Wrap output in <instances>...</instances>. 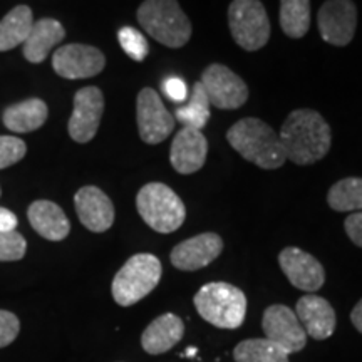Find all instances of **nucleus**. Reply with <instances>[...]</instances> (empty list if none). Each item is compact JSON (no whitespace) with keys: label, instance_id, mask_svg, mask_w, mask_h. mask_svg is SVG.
<instances>
[{"label":"nucleus","instance_id":"obj_1","mask_svg":"<svg viewBox=\"0 0 362 362\" xmlns=\"http://www.w3.org/2000/svg\"><path fill=\"white\" fill-rule=\"evenodd\" d=\"M284 155L296 165L320 161L330 149V126L314 110L292 111L279 133Z\"/></svg>","mask_w":362,"mask_h":362},{"label":"nucleus","instance_id":"obj_2","mask_svg":"<svg viewBox=\"0 0 362 362\" xmlns=\"http://www.w3.org/2000/svg\"><path fill=\"white\" fill-rule=\"evenodd\" d=\"M226 139L242 158L264 170L280 168L287 160L279 133L259 117L240 119L228 129Z\"/></svg>","mask_w":362,"mask_h":362},{"label":"nucleus","instance_id":"obj_3","mask_svg":"<svg viewBox=\"0 0 362 362\" xmlns=\"http://www.w3.org/2000/svg\"><path fill=\"white\" fill-rule=\"evenodd\" d=\"M138 22L166 47H183L192 37V22L181 11L178 0H144L138 8Z\"/></svg>","mask_w":362,"mask_h":362},{"label":"nucleus","instance_id":"obj_4","mask_svg":"<svg viewBox=\"0 0 362 362\" xmlns=\"http://www.w3.org/2000/svg\"><path fill=\"white\" fill-rule=\"evenodd\" d=\"M194 307L208 324L218 329H238L247 315V297L232 284L211 282L197 292Z\"/></svg>","mask_w":362,"mask_h":362},{"label":"nucleus","instance_id":"obj_5","mask_svg":"<svg viewBox=\"0 0 362 362\" xmlns=\"http://www.w3.org/2000/svg\"><path fill=\"white\" fill-rule=\"evenodd\" d=\"M161 262L151 253L133 255L112 280V297L116 304L129 307L151 293L161 280Z\"/></svg>","mask_w":362,"mask_h":362},{"label":"nucleus","instance_id":"obj_6","mask_svg":"<svg viewBox=\"0 0 362 362\" xmlns=\"http://www.w3.org/2000/svg\"><path fill=\"white\" fill-rule=\"evenodd\" d=\"M136 206L144 223L158 233H173L187 218V208L173 189L163 183H148L139 189Z\"/></svg>","mask_w":362,"mask_h":362},{"label":"nucleus","instance_id":"obj_7","mask_svg":"<svg viewBox=\"0 0 362 362\" xmlns=\"http://www.w3.org/2000/svg\"><path fill=\"white\" fill-rule=\"evenodd\" d=\"M228 25L235 42L245 51H259L269 42L270 21L260 0H233Z\"/></svg>","mask_w":362,"mask_h":362},{"label":"nucleus","instance_id":"obj_8","mask_svg":"<svg viewBox=\"0 0 362 362\" xmlns=\"http://www.w3.org/2000/svg\"><path fill=\"white\" fill-rule=\"evenodd\" d=\"M136 121L144 143L165 141L175 129V116L166 110L155 89L144 88L136 99Z\"/></svg>","mask_w":362,"mask_h":362},{"label":"nucleus","instance_id":"obj_9","mask_svg":"<svg viewBox=\"0 0 362 362\" xmlns=\"http://www.w3.org/2000/svg\"><path fill=\"white\" fill-rule=\"evenodd\" d=\"M200 83L211 106L218 110H238L248 99V88L240 76L223 64L208 66Z\"/></svg>","mask_w":362,"mask_h":362},{"label":"nucleus","instance_id":"obj_10","mask_svg":"<svg viewBox=\"0 0 362 362\" xmlns=\"http://www.w3.org/2000/svg\"><path fill=\"white\" fill-rule=\"evenodd\" d=\"M262 329L265 339L282 347L287 354L300 352L307 344V334L296 312L287 305H270L264 312Z\"/></svg>","mask_w":362,"mask_h":362},{"label":"nucleus","instance_id":"obj_11","mask_svg":"<svg viewBox=\"0 0 362 362\" xmlns=\"http://www.w3.org/2000/svg\"><path fill=\"white\" fill-rule=\"evenodd\" d=\"M320 37L327 44L347 45L354 37L357 25V8L352 0H325L317 13Z\"/></svg>","mask_w":362,"mask_h":362},{"label":"nucleus","instance_id":"obj_12","mask_svg":"<svg viewBox=\"0 0 362 362\" xmlns=\"http://www.w3.org/2000/svg\"><path fill=\"white\" fill-rule=\"evenodd\" d=\"M106 66V57L98 47L86 44H67L52 56V67L61 78L88 79L98 76Z\"/></svg>","mask_w":362,"mask_h":362},{"label":"nucleus","instance_id":"obj_13","mask_svg":"<svg viewBox=\"0 0 362 362\" xmlns=\"http://www.w3.org/2000/svg\"><path fill=\"white\" fill-rule=\"evenodd\" d=\"M104 112V96L101 89L88 86L79 89L74 96V110L69 119V136L76 143H89L101 124Z\"/></svg>","mask_w":362,"mask_h":362},{"label":"nucleus","instance_id":"obj_14","mask_svg":"<svg viewBox=\"0 0 362 362\" xmlns=\"http://www.w3.org/2000/svg\"><path fill=\"white\" fill-rule=\"evenodd\" d=\"M279 264L293 287L304 292L319 291L325 282V272L320 262L300 248H284L279 255Z\"/></svg>","mask_w":362,"mask_h":362},{"label":"nucleus","instance_id":"obj_15","mask_svg":"<svg viewBox=\"0 0 362 362\" xmlns=\"http://www.w3.org/2000/svg\"><path fill=\"white\" fill-rule=\"evenodd\" d=\"M81 223L94 233H103L115 223V205L98 187H83L74 197Z\"/></svg>","mask_w":362,"mask_h":362},{"label":"nucleus","instance_id":"obj_16","mask_svg":"<svg viewBox=\"0 0 362 362\" xmlns=\"http://www.w3.org/2000/svg\"><path fill=\"white\" fill-rule=\"evenodd\" d=\"M223 250V242L216 233H202L185 240L171 250V264L178 270L193 272L210 265Z\"/></svg>","mask_w":362,"mask_h":362},{"label":"nucleus","instance_id":"obj_17","mask_svg":"<svg viewBox=\"0 0 362 362\" xmlns=\"http://www.w3.org/2000/svg\"><path fill=\"white\" fill-rule=\"evenodd\" d=\"M208 141L202 131L183 128L171 143L170 161L180 175H192L203 168L206 161Z\"/></svg>","mask_w":362,"mask_h":362},{"label":"nucleus","instance_id":"obj_18","mask_svg":"<svg viewBox=\"0 0 362 362\" xmlns=\"http://www.w3.org/2000/svg\"><path fill=\"white\" fill-rule=\"evenodd\" d=\"M296 314L307 336L315 341H324L334 334L336 312L325 298L314 296V293L298 298Z\"/></svg>","mask_w":362,"mask_h":362},{"label":"nucleus","instance_id":"obj_19","mask_svg":"<svg viewBox=\"0 0 362 362\" xmlns=\"http://www.w3.org/2000/svg\"><path fill=\"white\" fill-rule=\"evenodd\" d=\"M183 334L185 324L178 315L163 314L144 329L141 346L151 356L165 354L183 339Z\"/></svg>","mask_w":362,"mask_h":362},{"label":"nucleus","instance_id":"obj_20","mask_svg":"<svg viewBox=\"0 0 362 362\" xmlns=\"http://www.w3.org/2000/svg\"><path fill=\"white\" fill-rule=\"evenodd\" d=\"M27 216L35 232L51 242H61L71 232V223L66 214L54 202H34L27 210Z\"/></svg>","mask_w":362,"mask_h":362},{"label":"nucleus","instance_id":"obj_21","mask_svg":"<svg viewBox=\"0 0 362 362\" xmlns=\"http://www.w3.org/2000/svg\"><path fill=\"white\" fill-rule=\"evenodd\" d=\"M66 37V29L56 19H40L34 22L29 37L24 42V57L33 64H40L52 47Z\"/></svg>","mask_w":362,"mask_h":362},{"label":"nucleus","instance_id":"obj_22","mask_svg":"<svg viewBox=\"0 0 362 362\" xmlns=\"http://www.w3.org/2000/svg\"><path fill=\"white\" fill-rule=\"evenodd\" d=\"M49 116L47 104L42 99L33 98L12 104L4 111V124L13 133H33L45 123Z\"/></svg>","mask_w":362,"mask_h":362},{"label":"nucleus","instance_id":"obj_23","mask_svg":"<svg viewBox=\"0 0 362 362\" xmlns=\"http://www.w3.org/2000/svg\"><path fill=\"white\" fill-rule=\"evenodd\" d=\"M34 25L30 7L17 6L0 21V52L24 44Z\"/></svg>","mask_w":362,"mask_h":362},{"label":"nucleus","instance_id":"obj_24","mask_svg":"<svg viewBox=\"0 0 362 362\" xmlns=\"http://www.w3.org/2000/svg\"><path fill=\"white\" fill-rule=\"evenodd\" d=\"M210 101L202 83H194L192 96L188 98L187 104L178 106L175 111V121H178L185 128L203 129L210 119Z\"/></svg>","mask_w":362,"mask_h":362},{"label":"nucleus","instance_id":"obj_25","mask_svg":"<svg viewBox=\"0 0 362 362\" xmlns=\"http://www.w3.org/2000/svg\"><path fill=\"white\" fill-rule=\"evenodd\" d=\"M280 27L288 37H304L310 27V0H280Z\"/></svg>","mask_w":362,"mask_h":362},{"label":"nucleus","instance_id":"obj_26","mask_svg":"<svg viewBox=\"0 0 362 362\" xmlns=\"http://www.w3.org/2000/svg\"><path fill=\"white\" fill-rule=\"evenodd\" d=\"M237 362H288V354L269 339H247L235 347Z\"/></svg>","mask_w":362,"mask_h":362},{"label":"nucleus","instance_id":"obj_27","mask_svg":"<svg viewBox=\"0 0 362 362\" xmlns=\"http://www.w3.org/2000/svg\"><path fill=\"white\" fill-rule=\"evenodd\" d=\"M327 203L336 211H362V178H344L334 183Z\"/></svg>","mask_w":362,"mask_h":362},{"label":"nucleus","instance_id":"obj_28","mask_svg":"<svg viewBox=\"0 0 362 362\" xmlns=\"http://www.w3.org/2000/svg\"><path fill=\"white\" fill-rule=\"evenodd\" d=\"M117 40H119L124 52L128 54L131 59H134V61L141 62L148 57V40L138 29H134V27H123V29H119V33H117Z\"/></svg>","mask_w":362,"mask_h":362},{"label":"nucleus","instance_id":"obj_29","mask_svg":"<svg viewBox=\"0 0 362 362\" xmlns=\"http://www.w3.org/2000/svg\"><path fill=\"white\" fill-rule=\"evenodd\" d=\"M25 250V238L19 232L0 233V262H16L24 259Z\"/></svg>","mask_w":362,"mask_h":362},{"label":"nucleus","instance_id":"obj_30","mask_svg":"<svg viewBox=\"0 0 362 362\" xmlns=\"http://www.w3.org/2000/svg\"><path fill=\"white\" fill-rule=\"evenodd\" d=\"M27 146L16 136H0V170L19 163L25 156Z\"/></svg>","mask_w":362,"mask_h":362},{"label":"nucleus","instance_id":"obj_31","mask_svg":"<svg viewBox=\"0 0 362 362\" xmlns=\"http://www.w3.org/2000/svg\"><path fill=\"white\" fill-rule=\"evenodd\" d=\"M21 322L16 314L8 310H0V349L11 346L19 336Z\"/></svg>","mask_w":362,"mask_h":362},{"label":"nucleus","instance_id":"obj_32","mask_svg":"<svg viewBox=\"0 0 362 362\" xmlns=\"http://www.w3.org/2000/svg\"><path fill=\"white\" fill-rule=\"evenodd\" d=\"M163 90H165L166 96H168L171 101H175V103H183L185 99H187V94H188L187 84H185V81L180 78L166 79L165 83H163Z\"/></svg>","mask_w":362,"mask_h":362},{"label":"nucleus","instance_id":"obj_33","mask_svg":"<svg viewBox=\"0 0 362 362\" xmlns=\"http://www.w3.org/2000/svg\"><path fill=\"white\" fill-rule=\"evenodd\" d=\"M344 226H346L347 237L352 240V243L362 248V211H356L347 216Z\"/></svg>","mask_w":362,"mask_h":362},{"label":"nucleus","instance_id":"obj_34","mask_svg":"<svg viewBox=\"0 0 362 362\" xmlns=\"http://www.w3.org/2000/svg\"><path fill=\"white\" fill-rule=\"evenodd\" d=\"M17 228V216L7 208L0 206V233L16 232Z\"/></svg>","mask_w":362,"mask_h":362},{"label":"nucleus","instance_id":"obj_35","mask_svg":"<svg viewBox=\"0 0 362 362\" xmlns=\"http://www.w3.org/2000/svg\"><path fill=\"white\" fill-rule=\"evenodd\" d=\"M351 320H352V324H354V327L362 334V300L357 302L354 309H352Z\"/></svg>","mask_w":362,"mask_h":362},{"label":"nucleus","instance_id":"obj_36","mask_svg":"<svg viewBox=\"0 0 362 362\" xmlns=\"http://www.w3.org/2000/svg\"><path fill=\"white\" fill-rule=\"evenodd\" d=\"M197 354V347H189V349L187 351V352H183V354H181V357H187V356H194Z\"/></svg>","mask_w":362,"mask_h":362},{"label":"nucleus","instance_id":"obj_37","mask_svg":"<svg viewBox=\"0 0 362 362\" xmlns=\"http://www.w3.org/2000/svg\"><path fill=\"white\" fill-rule=\"evenodd\" d=\"M0 193H2V189H0Z\"/></svg>","mask_w":362,"mask_h":362}]
</instances>
